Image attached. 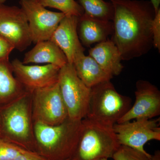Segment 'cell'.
<instances>
[{"label":"cell","instance_id":"obj_25","mask_svg":"<svg viewBox=\"0 0 160 160\" xmlns=\"http://www.w3.org/2000/svg\"><path fill=\"white\" fill-rule=\"evenodd\" d=\"M13 160H45L39 155L34 152L26 150L25 152Z\"/></svg>","mask_w":160,"mask_h":160},{"label":"cell","instance_id":"obj_22","mask_svg":"<svg viewBox=\"0 0 160 160\" xmlns=\"http://www.w3.org/2000/svg\"><path fill=\"white\" fill-rule=\"evenodd\" d=\"M26 150L3 139L0 140V160H13Z\"/></svg>","mask_w":160,"mask_h":160},{"label":"cell","instance_id":"obj_31","mask_svg":"<svg viewBox=\"0 0 160 160\" xmlns=\"http://www.w3.org/2000/svg\"><path fill=\"white\" fill-rule=\"evenodd\" d=\"M32 1H36V2H38L39 0H32Z\"/></svg>","mask_w":160,"mask_h":160},{"label":"cell","instance_id":"obj_30","mask_svg":"<svg viewBox=\"0 0 160 160\" xmlns=\"http://www.w3.org/2000/svg\"><path fill=\"white\" fill-rule=\"evenodd\" d=\"M98 160H108L106 158H103V159H101Z\"/></svg>","mask_w":160,"mask_h":160},{"label":"cell","instance_id":"obj_6","mask_svg":"<svg viewBox=\"0 0 160 160\" xmlns=\"http://www.w3.org/2000/svg\"><path fill=\"white\" fill-rule=\"evenodd\" d=\"M58 83L69 119L79 121L86 118L91 88L78 76L72 64L67 63L60 69Z\"/></svg>","mask_w":160,"mask_h":160},{"label":"cell","instance_id":"obj_23","mask_svg":"<svg viewBox=\"0 0 160 160\" xmlns=\"http://www.w3.org/2000/svg\"><path fill=\"white\" fill-rule=\"evenodd\" d=\"M152 38H153V46L160 51V9L156 13L155 16L152 22Z\"/></svg>","mask_w":160,"mask_h":160},{"label":"cell","instance_id":"obj_15","mask_svg":"<svg viewBox=\"0 0 160 160\" xmlns=\"http://www.w3.org/2000/svg\"><path fill=\"white\" fill-rule=\"evenodd\" d=\"M29 93L15 77L9 60L0 61V106L2 109Z\"/></svg>","mask_w":160,"mask_h":160},{"label":"cell","instance_id":"obj_24","mask_svg":"<svg viewBox=\"0 0 160 160\" xmlns=\"http://www.w3.org/2000/svg\"><path fill=\"white\" fill-rule=\"evenodd\" d=\"M14 49L13 45L0 34V61L9 60V55Z\"/></svg>","mask_w":160,"mask_h":160},{"label":"cell","instance_id":"obj_17","mask_svg":"<svg viewBox=\"0 0 160 160\" xmlns=\"http://www.w3.org/2000/svg\"><path fill=\"white\" fill-rule=\"evenodd\" d=\"M35 44L32 49L25 54L22 62L24 64H52L61 68L68 63L63 52L50 40Z\"/></svg>","mask_w":160,"mask_h":160},{"label":"cell","instance_id":"obj_29","mask_svg":"<svg viewBox=\"0 0 160 160\" xmlns=\"http://www.w3.org/2000/svg\"><path fill=\"white\" fill-rule=\"evenodd\" d=\"M1 139H2V135H1V132H0V140Z\"/></svg>","mask_w":160,"mask_h":160},{"label":"cell","instance_id":"obj_8","mask_svg":"<svg viewBox=\"0 0 160 160\" xmlns=\"http://www.w3.org/2000/svg\"><path fill=\"white\" fill-rule=\"evenodd\" d=\"M160 118H142L131 122L116 123L113 129L120 145L129 146L145 153L146 143L160 141Z\"/></svg>","mask_w":160,"mask_h":160},{"label":"cell","instance_id":"obj_18","mask_svg":"<svg viewBox=\"0 0 160 160\" xmlns=\"http://www.w3.org/2000/svg\"><path fill=\"white\" fill-rule=\"evenodd\" d=\"M72 65L78 76L89 88L113 78L104 71L93 58L84 53L78 57Z\"/></svg>","mask_w":160,"mask_h":160},{"label":"cell","instance_id":"obj_10","mask_svg":"<svg viewBox=\"0 0 160 160\" xmlns=\"http://www.w3.org/2000/svg\"><path fill=\"white\" fill-rule=\"evenodd\" d=\"M0 34L18 51H24L31 45L29 23L21 7L0 6Z\"/></svg>","mask_w":160,"mask_h":160},{"label":"cell","instance_id":"obj_14","mask_svg":"<svg viewBox=\"0 0 160 160\" xmlns=\"http://www.w3.org/2000/svg\"><path fill=\"white\" fill-rule=\"evenodd\" d=\"M78 32L82 45L89 47L108 40L113 32V23L112 21L98 19L84 13L79 18Z\"/></svg>","mask_w":160,"mask_h":160},{"label":"cell","instance_id":"obj_33","mask_svg":"<svg viewBox=\"0 0 160 160\" xmlns=\"http://www.w3.org/2000/svg\"></svg>","mask_w":160,"mask_h":160},{"label":"cell","instance_id":"obj_32","mask_svg":"<svg viewBox=\"0 0 160 160\" xmlns=\"http://www.w3.org/2000/svg\"><path fill=\"white\" fill-rule=\"evenodd\" d=\"M0 126H1V124H0Z\"/></svg>","mask_w":160,"mask_h":160},{"label":"cell","instance_id":"obj_13","mask_svg":"<svg viewBox=\"0 0 160 160\" xmlns=\"http://www.w3.org/2000/svg\"><path fill=\"white\" fill-rule=\"evenodd\" d=\"M79 18V17L74 16H65L49 40L62 50L69 64H72L75 60L84 54L85 51L78 35Z\"/></svg>","mask_w":160,"mask_h":160},{"label":"cell","instance_id":"obj_28","mask_svg":"<svg viewBox=\"0 0 160 160\" xmlns=\"http://www.w3.org/2000/svg\"><path fill=\"white\" fill-rule=\"evenodd\" d=\"M6 0H0V6L4 5V3L5 2Z\"/></svg>","mask_w":160,"mask_h":160},{"label":"cell","instance_id":"obj_9","mask_svg":"<svg viewBox=\"0 0 160 160\" xmlns=\"http://www.w3.org/2000/svg\"><path fill=\"white\" fill-rule=\"evenodd\" d=\"M21 8L28 20L32 42L47 41L51 38L65 14L50 11L38 2L20 0Z\"/></svg>","mask_w":160,"mask_h":160},{"label":"cell","instance_id":"obj_5","mask_svg":"<svg viewBox=\"0 0 160 160\" xmlns=\"http://www.w3.org/2000/svg\"><path fill=\"white\" fill-rule=\"evenodd\" d=\"M132 106L129 97L119 93L110 81L91 88L86 118L113 127Z\"/></svg>","mask_w":160,"mask_h":160},{"label":"cell","instance_id":"obj_11","mask_svg":"<svg viewBox=\"0 0 160 160\" xmlns=\"http://www.w3.org/2000/svg\"><path fill=\"white\" fill-rule=\"evenodd\" d=\"M15 77L31 92L57 83L61 68L52 64L28 65L15 59L11 62Z\"/></svg>","mask_w":160,"mask_h":160},{"label":"cell","instance_id":"obj_2","mask_svg":"<svg viewBox=\"0 0 160 160\" xmlns=\"http://www.w3.org/2000/svg\"><path fill=\"white\" fill-rule=\"evenodd\" d=\"M82 120L68 118L56 126L34 122L37 153L45 160H71L79 138Z\"/></svg>","mask_w":160,"mask_h":160},{"label":"cell","instance_id":"obj_1","mask_svg":"<svg viewBox=\"0 0 160 160\" xmlns=\"http://www.w3.org/2000/svg\"><path fill=\"white\" fill-rule=\"evenodd\" d=\"M114 7L111 40L122 60L129 61L147 54L153 46L152 22L155 16L150 1L110 0Z\"/></svg>","mask_w":160,"mask_h":160},{"label":"cell","instance_id":"obj_7","mask_svg":"<svg viewBox=\"0 0 160 160\" xmlns=\"http://www.w3.org/2000/svg\"><path fill=\"white\" fill-rule=\"evenodd\" d=\"M33 122L50 126L59 125L69 118L58 82L31 92Z\"/></svg>","mask_w":160,"mask_h":160},{"label":"cell","instance_id":"obj_12","mask_svg":"<svg viewBox=\"0 0 160 160\" xmlns=\"http://www.w3.org/2000/svg\"><path fill=\"white\" fill-rule=\"evenodd\" d=\"M135 102L117 123L133 119H152L160 114V91L149 81L140 80L136 84Z\"/></svg>","mask_w":160,"mask_h":160},{"label":"cell","instance_id":"obj_19","mask_svg":"<svg viewBox=\"0 0 160 160\" xmlns=\"http://www.w3.org/2000/svg\"><path fill=\"white\" fill-rule=\"evenodd\" d=\"M84 11V14L104 21H112L114 7L112 3L104 0H78Z\"/></svg>","mask_w":160,"mask_h":160},{"label":"cell","instance_id":"obj_4","mask_svg":"<svg viewBox=\"0 0 160 160\" xmlns=\"http://www.w3.org/2000/svg\"><path fill=\"white\" fill-rule=\"evenodd\" d=\"M80 137L71 160H98L112 158L120 145L111 127L87 118L82 121Z\"/></svg>","mask_w":160,"mask_h":160},{"label":"cell","instance_id":"obj_3","mask_svg":"<svg viewBox=\"0 0 160 160\" xmlns=\"http://www.w3.org/2000/svg\"><path fill=\"white\" fill-rule=\"evenodd\" d=\"M2 110V139L36 152L31 92Z\"/></svg>","mask_w":160,"mask_h":160},{"label":"cell","instance_id":"obj_16","mask_svg":"<svg viewBox=\"0 0 160 160\" xmlns=\"http://www.w3.org/2000/svg\"><path fill=\"white\" fill-rule=\"evenodd\" d=\"M89 55L106 72L112 76H118L124 66L121 63L122 56L118 47L111 40L98 43L89 50Z\"/></svg>","mask_w":160,"mask_h":160},{"label":"cell","instance_id":"obj_20","mask_svg":"<svg viewBox=\"0 0 160 160\" xmlns=\"http://www.w3.org/2000/svg\"><path fill=\"white\" fill-rule=\"evenodd\" d=\"M39 2L45 7L54 8L60 10L67 16H82L84 9L75 0H39Z\"/></svg>","mask_w":160,"mask_h":160},{"label":"cell","instance_id":"obj_21","mask_svg":"<svg viewBox=\"0 0 160 160\" xmlns=\"http://www.w3.org/2000/svg\"><path fill=\"white\" fill-rule=\"evenodd\" d=\"M152 155L139 151L129 146L120 145L112 158L114 160H149Z\"/></svg>","mask_w":160,"mask_h":160},{"label":"cell","instance_id":"obj_27","mask_svg":"<svg viewBox=\"0 0 160 160\" xmlns=\"http://www.w3.org/2000/svg\"><path fill=\"white\" fill-rule=\"evenodd\" d=\"M149 160H160V150H156L154 154L152 155L151 158Z\"/></svg>","mask_w":160,"mask_h":160},{"label":"cell","instance_id":"obj_26","mask_svg":"<svg viewBox=\"0 0 160 160\" xmlns=\"http://www.w3.org/2000/svg\"><path fill=\"white\" fill-rule=\"evenodd\" d=\"M150 2L154 7L156 12H157L158 10L160 9V0H150Z\"/></svg>","mask_w":160,"mask_h":160}]
</instances>
